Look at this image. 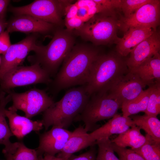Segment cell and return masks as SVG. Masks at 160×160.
Listing matches in <instances>:
<instances>
[{
    "instance_id": "cell-5",
    "label": "cell",
    "mask_w": 160,
    "mask_h": 160,
    "mask_svg": "<svg viewBox=\"0 0 160 160\" xmlns=\"http://www.w3.org/2000/svg\"><path fill=\"white\" fill-rule=\"evenodd\" d=\"M119 23L117 17L98 13L84 23L74 33L96 45L116 44Z\"/></svg>"
},
{
    "instance_id": "cell-11",
    "label": "cell",
    "mask_w": 160,
    "mask_h": 160,
    "mask_svg": "<svg viewBox=\"0 0 160 160\" xmlns=\"http://www.w3.org/2000/svg\"><path fill=\"white\" fill-rule=\"evenodd\" d=\"M36 33H33L10 46L1 57L0 80L6 73L20 66L31 51L34 52L38 45Z\"/></svg>"
},
{
    "instance_id": "cell-14",
    "label": "cell",
    "mask_w": 160,
    "mask_h": 160,
    "mask_svg": "<svg viewBox=\"0 0 160 160\" xmlns=\"http://www.w3.org/2000/svg\"><path fill=\"white\" fill-rule=\"evenodd\" d=\"M160 33L157 30L137 45L126 60L129 69L137 67L145 60L160 52Z\"/></svg>"
},
{
    "instance_id": "cell-9",
    "label": "cell",
    "mask_w": 160,
    "mask_h": 160,
    "mask_svg": "<svg viewBox=\"0 0 160 160\" xmlns=\"http://www.w3.org/2000/svg\"><path fill=\"white\" fill-rule=\"evenodd\" d=\"M7 93L10 95L12 105L30 119L43 112L55 102L45 90L36 88L21 93L11 90Z\"/></svg>"
},
{
    "instance_id": "cell-31",
    "label": "cell",
    "mask_w": 160,
    "mask_h": 160,
    "mask_svg": "<svg viewBox=\"0 0 160 160\" xmlns=\"http://www.w3.org/2000/svg\"><path fill=\"white\" fill-rule=\"evenodd\" d=\"M95 145L90 146L88 150L78 156L72 155L68 160H95L97 153Z\"/></svg>"
},
{
    "instance_id": "cell-35",
    "label": "cell",
    "mask_w": 160,
    "mask_h": 160,
    "mask_svg": "<svg viewBox=\"0 0 160 160\" xmlns=\"http://www.w3.org/2000/svg\"><path fill=\"white\" fill-rule=\"evenodd\" d=\"M38 160H68L62 158H60L55 156H52L48 154H44L42 156H38Z\"/></svg>"
},
{
    "instance_id": "cell-23",
    "label": "cell",
    "mask_w": 160,
    "mask_h": 160,
    "mask_svg": "<svg viewBox=\"0 0 160 160\" xmlns=\"http://www.w3.org/2000/svg\"><path fill=\"white\" fill-rule=\"evenodd\" d=\"M130 117L136 126L144 130L154 141L160 143V121L157 116L145 114Z\"/></svg>"
},
{
    "instance_id": "cell-18",
    "label": "cell",
    "mask_w": 160,
    "mask_h": 160,
    "mask_svg": "<svg viewBox=\"0 0 160 160\" xmlns=\"http://www.w3.org/2000/svg\"><path fill=\"white\" fill-rule=\"evenodd\" d=\"M130 117L116 114L105 124L89 133L92 141L109 138L114 134H120L135 125Z\"/></svg>"
},
{
    "instance_id": "cell-34",
    "label": "cell",
    "mask_w": 160,
    "mask_h": 160,
    "mask_svg": "<svg viewBox=\"0 0 160 160\" xmlns=\"http://www.w3.org/2000/svg\"><path fill=\"white\" fill-rule=\"evenodd\" d=\"M10 1L0 0V18H5L7 7Z\"/></svg>"
},
{
    "instance_id": "cell-19",
    "label": "cell",
    "mask_w": 160,
    "mask_h": 160,
    "mask_svg": "<svg viewBox=\"0 0 160 160\" xmlns=\"http://www.w3.org/2000/svg\"><path fill=\"white\" fill-rule=\"evenodd\" d=\"M83 126H79L73 132L62 151L57 156L68 159L75 153L96 145Z\"/></svg>"
},
{
    "instance_id": "cell-2",
    "label": "cell",
    "mask_w": 160,
    "mask_h": 160,
    "mask_svg": "<svg viewBox=\"0 0 160 160\" xmlns=\"http://www.w3.org/2000/svg\"><path fill=\"white\" fill-rule=\"evenodd\" d=\"M89 97L86 84L67 91L60 100L43 112L41 121L45 130L51 126L67 129L82 112Z\"/></svg>"
},
{
    "instance_id": "cell-13",
    "label": "cell",
    "mask_w": 160,
    "mask_h": 160,
    "mask_svg": "<svg viewBox=\"0 0 160 160\" xmlns=\"http://www.w3.org/2000/svg\"><path fill=\"white\" fill-rule=\"evenodd\" d=\"M72 132L57 126L39 135V144L36 150L38 156L44 154L55 156L60 153Z\"/></svg>"
},
{
    "instance_id": "cell-8",
    "label": "cell",
    "mask_w": 160,
    "mask_h": 160,
    "mask_svg": "<svg viewBox=\"0 0 160 160\" xmlns=\"http://www.w3.org/2000/svg\"><path fill=\"white\" fill-rule=\"evenodd\" d=\"M52 80L49 75L39 64L19 66L6 73L0 80V92L7 93L15 87L34 84L49 85Z\"/></svg>"
},
{
    "instance_id": "cell-29",
    "label": "cell",
    "mask_w": 160,
    "mask_h": 160,
    "mask_svg": "<svg viewBox=\"0 0 160 160\" xmlns=\"http://www.w3.org/2000/svg\"><path fill=\"white\" fill-rule=\"evenodd\" d=\"M151 0H121L120 10L124 17H129L143 5Z\"/></svg>"
},
{
    "instance_id": "cell-7",
    "label": "cell",
    "mask_w": 160,
    "mask_h": 160,
    "mask_svg": "<svg viewBox=\"0 0 160 160\" xmlns=\"http://www.w3.org/2000/svg\"><path fill=\"white\" fill-rule=\"evenodd\" d=\"M71 2V0H37L24 6H11L9 10L15 16L28 15L61 27L63 24L62 16L65 8Z\"/></svg>"
},
{
    "instance_id": "cell-15",
    "label": "cell",
    "mask_w": 160,
    "mask_h": 160,
    "mask_svg": "<svg viewBox=\"0 0 160 160\" xmlns=\"http://www.w3.org/2000/svg\"><path fill=\"white\" fill-rule=\"evenodd\" d=\"M7 22V30L9 33L19 31L44 33L53 30L55 26L28 15L15 16Z\"/></svg>"
},
{
    "instance_id": "cell-37",
    "label": "cell",
    "mask_w": 160,
    "mask_h": 160,
    "mask_svg": "<svg viewBox=\"0 0 160 160\" xmlns=\"http://www.w3.org/2000/svg\"><path fill=\"white\" fill-rule=\"evenodd\" d=\"M1 57L0 56V67L1 65Z\"/></svg>"
},
{
    "instance_id": "cell-28",
    "label": "cell",
    "mask_w": 160,
    "mask_h": 160,
    "mask_svg": "<svg viewBox=\"0 0 160 160\" xmlns=\"http://www.w3.org/2000/svg\"><path fill=\"white\" fill-rule=\"evenodd\" d=\"M95 144L98 147L95 160H120L114 153L109 138L98 140L95 141Z\"/></svg>"
},
{
    "instance_id": "cell-32",
    "label": "cell",
    "mask_w": 160,
    "mask_h": 160,
    "mask_svg": "<svg viewBox=\"0 0 160 160\" xmlns=\"http://www.w3.org/2000/svg\"><path fill=\"white\" fill-rule=\"evenodd\" d=\"M84 23L82 20L77 17L65 19V24L66 27V30L71 32L80 28Z\"/></svg>"
},
{
    "instance_id": "cell-3",
    "label": "cell",
    "mask_w": 160,
    "mask_h": 160,
    "mask_svg": "<svg viewBox=\"0 0 160 160\" xmlns=\"http://www.w3.org/2000/svg\"><path fill=\"white\" fill-rule=\"evenodd\" d=\"M117 52L100 54L93 62L86 90L90 96L107 93L129 71L126 60Z\"/></svg>"
},
{
    "instance_id": "cell-12",
    "label": "cell",
    "mask_w": 160,
    "mask_h": 160,
    "mask_svg": "<svg viewBox=\"0 0 160 160\" xmlns=\"http://www.w3.org/2000/svg\"><path fill=\"white\" fill-rule=\"evenodd\" d=\"M146 86L137 74L129 70L106 93L120 100L122 104L138 97L143 92Z\"/></svg>"
},
{
    "instance_id": "cell-24",
    "label": "cell",
    "mask_w": 160,
    "mask_h": 160,
    "mask_svg": "<svg viewBox=\"0 0 160 160\" xmlns=\"http://www.w3.org/2000/svg\"><path fill=\"white\" fill-rule=\"evenodd\" d=\"M5 92H0V145L4 146L11 142L10 137L14 136L6 120L5 110L7 104L11 101L10 95Z\"/></svg>"
},
{
    "instance_id": "cell-26",
    "label": "cell",
    "mask_w": 160,
    "mask_h": 160,
    "mask_svg": "<svg viewBox=\"0 0 160 160\" xmlns=\"http://www.w3.org/2000/svg\"><path fill=\"white\" fill-rule=\"evenodd\" d=\"M148 136V139L144 144L133 150L140 155L145 160H160V143Z\"/></svg>"
},
{
    "instance_id": "cell-16",
    "label": "cell",
    "mask_w": 160,
    "mask_h": 160,
    "mask_svg": "<svg viewBox=\"0 0 160 160\" xmlns=\"http://www.w3.org/2000/svg\"><path fill=\"white\" fill-rule=\"evenodd\" d=\"M17 110L12 105L6 109L5 114L9 121V126L13 135L23 139L32 131L39 132L43 128L41 120L33 121L17 113Z\"/></svg>"
},
{
    "instance_id": "cell-25",
    "label": "cell",
    "mask_w": 160,
    "mask_h": 160,
    "mask_svg": "<svg viewBox=\"0 0 160 160\" xmlns=\"http://www.w3.org/2000/svg\"><path fill=\"white\" fill-rule=\"evenodd\" d=\"M150 92V88L148 87L136 99L129 102L123 103L121 107L122 116L128 117L140 112H144L147 106Z\"/></svg>"
},
{
    "instance_id": "cell-27",
    "label": "cell",
    "mask_w": 160,
    "mask_h": 160,
    "mask_svg": "<svg viewBox=\"0 0 160 160\" xmlns=\"http://www.w3.org/2000/svg\"><path fill=\"white\" fill-rule=\"evenodd\" d=\"M150 92L145 114L157 116L160 113V83L149 86Z\"/></svg>"
},
{
    "instance_id": "cell-33",
    "label": "cell",
    "mask_w": 160,
    "mask_h": 160,
    "mask_svg": "<svg viewBox=\"0 0 160 160\" xmlns=\"http://www.w3.org/2000/svg\"><path fill=\"white\" fill-rule=\"evenodd\" d=\"M9 33L6 30L0 34V54H4L12 45Z\"/></svg>"
},
{
    "instance_id": "cell-38",
    "label": "cell",
    "mask_w": 160,
    "mask_h": 160,
    "mask_svg": "<svg viewBox=\"0 0 160 160\" xmlns=\"http://www.w3.org/2000/svg\"><path fill=\"white\" fill-rule=\"evenodd\" d=\"M0 160H1L0 159Z\"/></svg>"
},
{
    "instance_id": "cell-4",
    "label": "cell",
    "mask_w": 160,
    "mask_h": 160,
    "mask_svg": "<svg viewBox=\"0 0 160 160\" xmlns=\"http://www.w3.org/2000/svg\"><path fill=\"white\" fill-rule=\"evenodd\" d=\"M74 42L72 32L61 28L57 29L47 45H38L32 56L33 64H39L50 77L55 76Z\"/></svg>"
},
{
    "instance_id": "cell-6",
    "label": "cell",
    "mask_w": 160,
    "mask_h": 160,
    "mask_svg": "<svg viewBox=\"0 0 160 160\" xmlns=\"http://www.w3.org/2000/svg\"><path fill=\"white\" fill-rule=\"evenodd\" d=\"M121 105L120 100L107 93L93 94L90 96L83 110L74 121H82L87 132H92L98 128L97 122L112 118Z\"/></svg>"
},
{
    "instance_id": "cell-36",
    "label": "cell",
    "mask_w": 160,
    "mask_h": 160,
    "mask_svg": "<svg viewBox=\"0 0 160 160\" xmlns=\"http://www.w3.org/2000/svg\"><path fill=\"white\" fill-rule=\"evenodd\" d=\"M7 22L5 18H0V34L4 31L7 28Z\"/></svg>"
},
{
    "instance_id": "cell-1",
    "label": "cell",
    "mask_w": 160,
    "mask_h": 160,
    "mask_svg": "<svg viewBox=\"0 0 160 160\" xmlns=\"http://www.w3.org/2000/svg\"><path fill=\"white\" fill-rule=\"evenodd\" d=\"M100 54L99 49L88 45L73 46L49 84L50 92L56 95L71 87L86 84L92 64Z\"/></svg>"
},
{
    "instance_id": "cell-20",
    "label": "cell",
    "mask_w": 160,
    "mask_h": 160,
    "mask_svg": "<svg viewBox=\"0 0 160 160\" xmlns=\"http://www.w3.org/2000/svg\"><path fill=\"white\" fill-rule=\"evenodd\" d=\"M137 74L148 87L160 83V54L158 52L138 66L129 69Z\"/></svg>"
},
{
    "instance_id": "cell-30",
    "label": "cell",
    "mask_w": 160,
    "mask_h": 160,
    "mask_svg": "<svg viewBox=\"0 0 160 160\" xmlns=\"http://www.w3.org/2000/svg\"><path fill=\"white\" fill-rule=\"evenodd\" d=\"M111 142L113 150L118 155L120 160H145L140 155L132 150L119 147Z\"/></svg>"
},
{
    "instance_id": "cell-10",
    "label": "cell",
    "mask_w": 160,
    "mask_h": 160,
    "mask_svg": "<svg viewBox=\"0 0 160 160\" xmlns=\"http://www.w3.org/2000/svg\"><path fill=\"white\" fill-rule=\"evenodd\" d=\"M119 30L124 33L131 28L149 27L156 31L160 22V0H151L129 17L120 16Z\"/></svg>"
},
{
    "instance_id": "cell-21",
    "label": "cell",
    "mask_w": 160,
    "mask_h": 160,
    "mask_svg": "<svg viewBox=\"0 0 160 160\" xmlns=\"http://www.w3.org/2000/svg\"><path fill=\"white\" fill-rule=\"evenodd\" d=\"M140 129L139 127L134 125L111 141L120 147H129L132 150L137 149L144 144L148 138V135L146 134L145 136H143L141 133Z\"/></svg>"
},
{
    "instance_id": "cell-22",
    "label": "cell",
    "mask_w": 160,
    "mask_h": 160,
    "mask_svg": "<svg viewBox=\"0 0 160 160\" xmlns=\"http://www.w3.org/2000/svg\"><path fill=\"white\" fill-rule=\"evenodd\" d=\"M2 152L6 160H38L36 150L27 148L22 142H11Z\"/></svg>"
},
{
    "instance_id": "cell-17",
    "label": "cell",
    "mask_w": 160,
    "mask_h": 160,
    "mask_svg": "<svg viewBox=\"0 0 160 160\" xmlns=\"http://www.w3.org/2000/svg\"><path fill=\"white\" fill-rule=\"evenodd\" d=\"M156 31L149 27L130 28L116 44L117 52L122 57L127 56L137 45Z\"/></svg>"
}]
</instances>
